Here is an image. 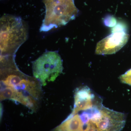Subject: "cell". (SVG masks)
Here are the masks:
<instances>
[{
    "instance_id": "cell-6",
    "label": "cell",
    "mask_w": 131,
    "mask_h": 131,
    "mask_svg": "<svg viewBox=\"0 0 131 131\" xmlns=\"http://www.w3.org/2000/svg\"><path fill=\"white\" fill-rule=\"evenodd\" d=\"M121 81L123 83L131 86V69L119 77Z\"/></svg>"
},
{
    "instance_id": "cell-2",
    "label": "cell",
    "mask_w": 131,
    "mask_h": 131,
    "mask_svg": "<svg viewBox=\"0 0 131 131\" xmlns=\"http://www.w3.org/2000/svg\"><path fill=\"white\" fill-rule=\"evenodd\" d=\"M32 69L34 77L45 86L62 73V61L57 52L47 51L34 62Z\"/></svg>"
},
{
    "instance_id": "cell-1",
    "label": "cell",
    "mask_w": 131,
    "mask_h": 131,
    "mask_svg": "<svg viewBox=\"0 0 131 131\" xmlns=\"http://www.w3.org/2000/svg\"><path fill=\"white\" fill-rule=\"evenodd\" d=\"M1 63L13 61L19 47L28 37L27 26L21 18L5 15L0 20Z\"/></svg>"
},
{
    "instance_id": "cell-4",
    "label": "cell",
    "mask_w": 131,
    "mask_h": 131,
    "mask_svg": "<svg viewBox=\"0 0 131 131\" xmlns=\"http://www.w3.org/2000/svg\"><path fill=\"white\" fill-rule=\"evenodd\" d=\"M83 122L77 112H72L69 117L52 131H82Z\"/></svg>"
},
{
    "instance_id": "cell-3",
    "label": "cell",
    "mask_w": 131,
    "mask_h": 131,
    "mask_svg": "<svg viewBox=\"0 0 131 131\" xmlns=\"http://www.w3.org/2000/svg\"><path fill=\"white\" fill-rule=\"evenodd\" d=\"M112 32L98 42L95 49L97 55H109L116 53L128 41L129 35L126 26L119 23L112 29Z\"/></svg>"
},
{
    "instance_id": "cell-5",
    "label": "cell",
    "mask_w": 131,
    "mask_h": 131,
    "mask_svg": "<svg viewBox=\"0 0 131 131\" xmlns=\"http://www.w3.org/2000/svg\"><path fill=\"white\" fill-rule=\"evenodd\" d=\"M17 97V91L14 88L5 86L1 90V101L10 100L16 101Z\"/></svg>"
}]
</instances>
